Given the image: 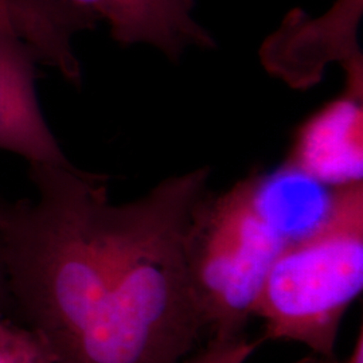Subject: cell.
Returning <instances> with one entry per match:
<instances>
[{"mask_svg":"<svg viewBox=\"0 0 363 363\" xmlns=\"http://www.w3.org/2000/svg\"><path fill=\"white\" fill-rule=\"evenodd\" d=\"M37 52L13 27L0 26V150L28 164L72 167L37 96Z\"/></svg>","mask_w":363,"mask_h":363,"instance_id":"cell-5","label":"cell"},{"mask_svg":"<svg viewBox=\"0 0 363 363\" xmlns=\"http://www.w3.org/2000/svg\"><path fill=\"white\" fill-rule=\"evenodd\" d=\"M261 340H252L244 334L233 337H211L208 346L189 355L181 363H245Z\"/></svg>","mask_w":363,"mask_h":363,"instance_id":"cell-10","label":"cell"},{"mask_svg":"<svg viewBox=\"0 0 363 363\" xmlns=\"http://www.w3.org/2000/svg\"><path fill=\"white\" fill-rule=\"evenodd\" d=\"M252 175L225 194L205 195L189 233L195 298L211 337L245 334L259 286L279 253L323 218L330 196L283 191Z\"/></svg>","mask_w":363,"mask_h":363,"instance_id":"cell-2","label":"cell"},{"mask_svg":"<svg viewBox=\"0 0 363 363\" xmlns=\"http://www.w3.org/2000/svg\"><path fill=\"white\" fill-rule=\"evenodd\" d=\"M108 23L120 45H151L178 62L189 48L214 49L216 42L194 18L195 0H66Z\"/></svg>","mask_w":363,"mask_h":363,"instance_id":"cell-7","label":"cell"},{"mask_svg":"<svg viewBox=\"0 0 363 363\" xmlns=\"http://www.w3.org/2000/svg\"><path fill=\"white\" fill-rule=\"evenodd\" d=\"M363 289L362 181L331 191L323 218L273 261L253 316L262 340H291L334 361L339 327Z\"/></svg>","mask_w":363,"mask_h":363,"instance_id":"cell-3","label":"cell"},{"mask_svg":"<svg viewBox=\"0 0 363 363\" xmlns=\"http://www.w3.org/2000/svg\"><path fill=\"white\" fill-rule=\"evenodd\" d=\"M361 100L362 96L346 91L312 117L298 132L284 167L335 187L361 181Z\"/></svg>","mask_w":363,"mask_h":363,"instance_id":"cell-6","label":"cell"},{"mask_svg":"<svg viewBox=\"0 0 363 363\" xmlns=\"http://www.w3.org/2000/svg\"><path fill=\"white\" fill-rule=\"evenodd\" d=\"M0 363H55V357L37 331L0 308Z\"/></svg>","mask_w":363,"mask_h":363,"instance_id":"cell-9","label":"cell"},{"mask_svg":"<svg viewBox=\"0 0 363 363\" xmlns=\"http://www.w3.org/2000/svg\"><path fill=\"white\" fill-rule=\"evenodd\" d=\"M37 196L0 206L9 304L55 363H181L206 331L189 265L210 169L116 205L105 179L31 164Z\"/></svg>","mask_w":363,"mask_h":363,"instance_id":"cell-1","label":"cell"},{"mask_svg":"<svg viewBox=\"0 0 363 363\" xmlns=\"http://www.w3.org/2000/svg\"><path fill=\"white\" fill-rule=\"evenodd\" d=\"M99 22L93 11L66 0H0V26L13 27L37 52L42 65L77 85L82 76L73 38Z\"/></svg>","mask_w":363,"mask_h":363,"instance_id":"cell-8","label":"cell"},{"mask_svg":"<svg viewBox=\"0 0 363 363\" xmlns=\"http://www.w3.org/2000/svg\"><path fill=\"white\" fill-rule=\"evenodd\" d=\"M363 0H335L322 16L311 18L301 10L286 15L280 28L261 49L267 67L294 86L316 82L320 65L340 61L347 73V88L362 89V54L358 45V26Z\"/></svg>","mask_w":363,"mask_h":363,"instance_id":"cell-4","label":"cell"},{"mask_svg":"<svg viewBox=\"0 0 363 363\" xmlns=\"http://www.w3.org/2000/svg\"><path fill=\"white\" fill-rule=\"evenodd\" d=\"M10 306L9 304V298H7V291H6V283H4V276H3V269L0 265V308H4Z\"/></svg>","mask_w":363,"mask_h":363,"instance_id":"cell-11","label":"cell"}]
</instances>
